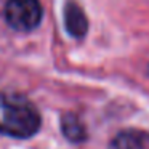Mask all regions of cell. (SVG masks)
<instances>
[{"label": "cell", "instance_id": "cell-1", "mask_svg": "<svg viewBox=\"0 0 149 149\" xmlns=\"http://www.w3.org/2000/svg\"><path fill=\"white\" fill-rule=\"evenodd\" d=\"M39 128L40 114L29 100L0 91V133L13 138H31Z\"/></svg>", "mask_w": 149, "mask_h": 149}, {"label": "cell", "instance_id": "cell-2", "mask_svg": "<svg viewBox=\"0 0 149 149\" xmlns=\"http://www.w3.org/2000/svg\"><path fill=\"white\" fill-rule=\"evenodd\" d=\"M42 5L39 0H8L5 5V19L15 31L29 32L42 21Z\"/></svg>", "mask_w": 149, "mask_h": 149}, {"label": "cell", "instance_id": "cell-3", "mask_svg": "<svg viewBox=\"0 0 149 149\" xmlns=\"http://www.w3.org/2000/svg\"><path fill=\"white\" fill-rule=\"evenodd\" d=\"M64 24L68 32L75 39H84L88 31V21L84 10L75 2H69L64 7Z\"/></svg>", "mask_w": 149, "mask_h": 149}, {"label": "cell", "instance_id": "cell-4", "mask_svg": "<svg viewBox=\"0 0 149 149\" xmlns=\"http://www.w3.org/2000/svg\"><path fill=\"white\" fill-rule=\"evenodd\" d=\"M109 149H149V133L143 130L120 132L111 141Z\"/></svg>", "mask_w": 149, "mask_h": 149}, {"label": "cell", "instance_id": "cell-5", "mask_svg": "<svg viewBox=\"0 0 149 149\" xmlns=\"http://www.w3.org/2000/svg\"><path fill=\"white\" fill-rule=\"evenodd\" d=\"M61 128H63L64 136L71 143H82L85 138H87V130H85V125L82 123V120L79 119L75 114H72V112L64 114V116H63Z\"/></svg>", "mask_w": 149, "mask_h": 149}]
</instances>
